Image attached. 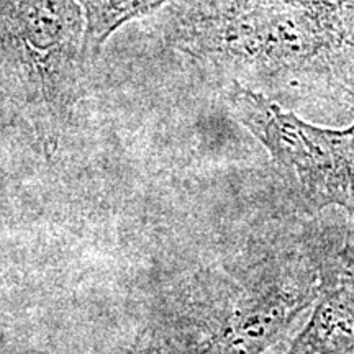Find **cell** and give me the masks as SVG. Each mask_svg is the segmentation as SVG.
I'll return each mask as SVG.
<instances>
[{
    "label": "cell",
    "instance_id": "obj_4",
    "mask_svg": "<svg viewBox=\"0 0 354 354\" xmlns=\"http://www.w3.org/2000/svg\"><path fill=\"white\" fill-rule=\"evenodd\" d=\"M86 19V50L97 55L122 25L156 12L169 0H77Z\"/></svg>",
    "mask_w": 354,
    "mask_h": 354
},
{
    "label": "cell",
    "instance_id": "obj_1",
    "mask_svg": "<svg viewBox=\"0 0 354 354\" xmlns=\"http://www.w3.org/2000/svg\"><path fill=\"white\" fill-rule=\"evenodd\" d=\"M230 102L308 209L354 212V122L343 130L312 125L240 84Z\"/></svg>",
    "mask_w": 354,
    "mask_h": 354
},
{
    "label": "cell",
    "instance_id": "obj_2",
    "mask_svg": "<svg viewBox=\"0 0 354 354\" xmlns=\"http://www.w3.org/2000/svg\"><path fill=\"white\" fill-rule=\"evenodd\" d=\"M0 41L30 105L50 113L74 105L87 55L77 0H0Z\"/></svg>",
    "mask_w": 354,
    "mask_h": 354
},
{
    "label": "cell",
    "instance_id": "obj_3",
    "mask_svg": "<svg viewBox=\"0 0 354 354\" xmlns=\"http://www.w3.org/2000/svg\"><path fill=\"white\" fill-rule=\"evenodd\" d=\"M320 294L286 354H354V236L317 241Z\"/></svg>",
    "mask_w": 354,
    "mask_h": 354
}]
</instances>
